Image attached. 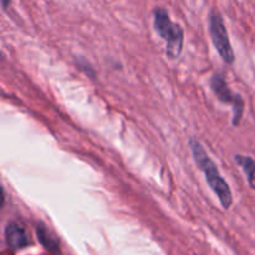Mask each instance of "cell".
<instances>
[{"label":"cell","mask_w":255,"mask_h":255,"mask_svg":"<svg viewBox=\"0 0 255 255\" xmlns=\"http://www.w3.org/2000/svg\"><path fill=\"white\" fill-rule=\"evenodd\" d=\"M189 147H191L192 154H193V158L196 161L197 166H198V168L206 176V181L208 183V186L211 187L212 191L218 197L219 202L223 206V208L229 209L232 207V204H233V194H232L229 184L221 176L214 162L209 158L206 149L203 148V146L198 141L192 138L189 141Z\"/></svg>","instance_id":"6da1fadb"},{"label":"cell","mask_w":255,"mask_h":255,"mask_svg":"<svg viewBox=\"0 0 255 255\" xmlns=\"http://www.w3.org/2000/svg\"><path fill=\"white\" fill-rule=\"evenodd\" d=\"M153 25L159 36L166 41L167 56L177 59L182 54L184 41V32L181 25L172 21L168 12L164 9H157L154 11Z\"/></svg>","instance_id":"7a4b0ae2"},{"label":"cell","mask_w":255,"mask_h":255,"mask_svg":"<svg viewBox=\"0 0 255 255\" xmlns=\"http://www.w3.org/2000/svg\"><path fill=\"white\" fill-rule=\"evenodd\" d=\"M209 34L214 47L227 64L234 62V51L229 40L228 31L224 25L223 17L218 11H212L209 15Z\"/></svg>","instance_id":"3957f363"},{"label":"cell","mask_w":255,"mask_h":255,"mask_svg":"<svg viewBox=\"0 0 255 255\" xmlns=\"http://www.w3.org/2000/svg\"><path fill=\"white\" fill-rule=\"evenodd\" d=\"M211 87L218 100L223 104L231 105L233 109V125L238 126L244 114V101L241 95L234 94L222 75L216 74L211 79Z\"/></svg>","instance_id":"277c9868"},{"label":"cell","mask_w":255,"mask_h":255,"mask_svg":"<svg viewBox=\"0 0 255 255\" xmlns=\"http://www.w3.org/2000/svg\"><path fill=\"white\" fill-rule=\"evenodd\" d=\"M5 242L9 248L14 251L25 248L30 244L29 236L26 233V229L17 222H10L5 228Z\"/></svg>","instance_id":"5b68a950"},{"label":"cell","mask_w":255,"mask_h":255,"mask_svg":"<svg viewBox=\"0 0 255 255\" xmlns=\"http://www.w3.org/2000/svg\"><path fill=\"white\" fill-rule=\"evenodd\" d=\"M236 161L242 167L243 172L246 173L248 183L252 188L255 189V159L248 156H241L237 154Z\"/></svg>","instance_id":"8992f818"},{"label":"cell","mask_w":255,"mask_h":255,"mask_svg":"<svg viewBox=\"0 0 255 255\" xmlns=\"http://www.w3.org/2000/svg\"><path fill=\"white\" fill-rule=\"evenodd\" d=\"M37 237H39V241L41 242V244L47 251H50L51 253L59 254V246H57L56 241L52 238L51 234L44 227H37Z\"/></svg>","instance_id":"52a82bcc"},{"label":"cell","mask_w":255,"mask_h":255,"mask_svg":"<svg viewBox=\"0 0 255 255\" xmlns=\"http://www.w3.org/2000/svg\"><path fill=\"white\" fill-rule=\"evenodd\" d=\"M9 2H10V0H1L2 7H4V9H6V6L9 5Z\"/></svg>","instance_id":"ba28073f"}]
</instances>
